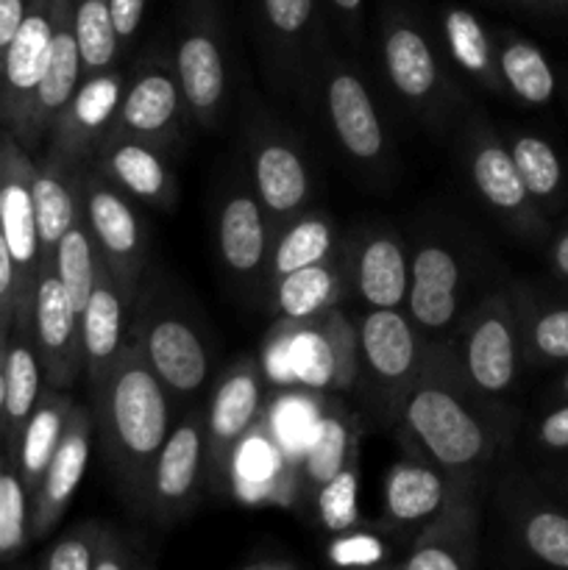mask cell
Masks as SVG:
<instances>
[{
    "mask_svg": "<svg viewBox=\"0 0 568 570\" xmlns=\"http://www.w3.org/2000/svg\"><path fill=\"white\" fill-rule=\"evenodd\" d=\"M184 106L187 104H184L176 72L161 65L143 67L134 81L123 89L120 109L111 122L109 137L143 139L154 148L173 142Z\"/></svg>",
    "mask_w": 568,
    "mask_h": 570,
    "instance_id": "cell-10",
    "label": "cell"
},
{
    "mask_svg": "<svg viewBox=\"0 0 568 570\" xmlns=\"http://www.w3.org/2000/svg\"><path fill=\"white\" fill-rule=\"evenodd\" d=\"M371 570H395V568H382V566H379V568H371Z\"/></svg>",
    "mask_w": 568,
    "mask_h": 570,
    "instance_id": "cell-59",
    "label": "cell"
},
{
    "mask_svg": "<svg viewBox=\"0 0 568 570\" xmlns=\"http://www.w3.org/2000/svg\"><path fill=\"white\" fill-rule=\"evenodd\" d=\"M123 76L115 70L95 72L81 78L72 98L65 109L56 115L53 126L48 131V154L84 167L95 159L104 139L109 137L111 122L123 100Z\"/></svg>",
    "mask_w": 568,
    "mask_h": 570,
    "instance_id": "cell-8",
    "label": "cell"
},
{
    "mask_svg": "<svg viewBox=\"0 0 568 570\" xmlns=\"http://www.w3.org/2000/svg\"><path fill=\"white\" fill-rule=\"evenodd\" d=\"M460 262L445 245H423L410 262L407 309L427 332H445L457 317Z\"/></svg>",
    "mask_w": 568,
    "mask_h": 570,
    "instance_id": "cell-19",
    "label": "cell"
},
{
    "mask_svg": "<svg viewBox=\"0 0 568 570\" xmlns=\"http://www.w3.org/2000/svg\"><path fill=\"white\" fill-rule=\"evenodd\" d=\"M340 289H343V278H340L337 267L329 262H317V265L301 267V271L276 278L273 304L284 321L306 323L315 321L321 312L332 309L340 298Z\"/></svg>",
    "mask_w": 568,
    "mask_h": 570,
    "instance_id": "cell-30",
    "label": "cell"
},
{
    "mask_svg": "<svg viewBox=\"0 0 568 570\" xmlns=\"http://www.w3.org/2000/svg\"><path fill=\"white\" fill-rule=\"evenodd\" d=\"M104 449L120 476L134 510L148 512V484L156 454L170 434V404L165 384L145 362L139 345H126L115 367L95 384Z\"/></svg>",
    "mask_w": 568,
    "mask_h": 570,
    "instance_id": "cell-1",
    "label": "cell"
},
{
    "mask_svg": "<svg viewBox=\"0 0 568 570\" xmlns=\"http://www.w3.org/2000/svg\"><path fill=\"white\" fill-rule=\"evenodd\" d=\"M95 173L115 184L120 193L154 206H173L176 181L159 148L131 137H106L95 154Z\"/></svg>",
    "mask_w": 568,
    "mask_h": 570,
    "instance_id": "cell-17",
    "label": "cell"
},
{
    "mask_svg": "<svg viewBox=\"0 0 568 570\" xmlns=\"http://www.w3.org/2000/svg\"><path fill=\"white\" fill-rule=\"evenodd\" d=\"M518 540L540 566L568 570V515L549 507H532L518 518Z\"/></svg>",
    "mask_w": 568,
    "mask_h": 570,
    "instance_id": "cell-38",
    "label": "cell"
},
{
    "mask_svg": "<svg viewBox=\"0 0 568 570\" xmlns=\"http://www.w3.org/2000/svg\"><path fill=\"white\" fill-rule=\"evenodd\" d=\"M31 189L33 209H37L39 254H42L45 267L53 262L61 237L84 215V167L45 154V159L33 165Z\"/></svg>",
    "mask_w": 568,
    "mask_h": 570,
    "instance_id": "cell-16",
    "label": "cell"
},
{
    "mask_svg": "<svg viewBox=\"0 0 568 570\" xmlns=\"http://www.w3.org/2000/svg\"><path fill=\"white\" fill-rule=\"evenodd\" d=\"M462 490L466 488L440 468L423 465L415 460L395 462L384 479V527H418V532H421Z\"/></svg>",
    "mask_w": 568,
    "mask_h": 570,
    "instance_id": "cell-13",
    "label": "cell"
},
{
    "mask_svg": "<svg viewBox=\"0 0 568 570\" xmlns=\"http://www.w3.org/2000/svg\"><path fill=\"white\" fill-rule=\"evenodd\" d=\"M3 432L11 445V454L20 445V434L42 395V365L31 340V323H14L3 356Z\"/></svg>",
    "mask_w": 568,
    "mask_h": 570,
    "instance_id": "cell-23",
    "label": "cell"
},
{
    "mask_svg": "<svg viewBox=\"0 0 568 570\" xmlns=\"http://www.w3.org/2000/svg\"><path fill=\"white\" fill-rule=\"evenodd\" d=\"M317 326L323 328L329 340V348H332V360H334V379L332 387L343 390L349 387L351 379H354V332L345 323V317L340 315L337 309H326L315 317Z\"/></svg>",
    "mask_w": 568,
    "mask_h": 570,
    "instance_id": "cell-46",
    "label": "cell"
},
{
    "mask_svg": "<svg viewBox=\"0 0 568 570\" xmlns=\"http://www.w3.org/2000/svg\"><path fill=\"white\" fill-rule=\"evenodd\" d=\"M145 0H109V14L115 22L117 42H128L143 22Z\"/></svg>",
    "mask_w": 568,
    "mask_h": 570,
    "instance_id": "cell-51",
    "label": "cell"
},
{
    "mask_svg": "<svg viewBox=\"0 0 568 570\" xmlns=\"http://www.w3.org/2000/svg\"><path fill=\"white\" fill-rule=\"evenodd\" d=\"M523 187L535 198H549L560 187L562 167L549 142L538 137H518L510 150Z\"/></svg>",
    "mask_w": 568,
    "mask_h": 570,
    "instance_id": "cell-42",
    "label": "cell"
},
{
    "mask_svg": "<svg viewBox=\"0 0 568 570\" xmlns=\"http://www.w3.org/2000/svg\"><path fill=\"white\" fill-rule=\"evenodd\" d=\"M176 78L187 109L204 126H212L226 98V65L221 45L204 31L187 33L176 50Z\"/></svg>",
    "mask_w": 568,
    "mask_h": 570,
    "instance_id": "cell-22",
    "label": "cell"
},
{
    "mask_svg": "<svg viewBox=\"0 0 568 570\" xmlns=\"http://www.w3.org/2000/svg\"><path fill=\"white\" fill-rule=\"evenodd\" d=\"M72 28H76L84 78L111 70L120 42L109 14V0H78L72 6Z\"/></svg>",
    "mask_w": 568,
    "mask_h": 570,
    "instance_id": "cell-35",
    "label": "cell"
},
{
    "mask_svg": "<svg viewBox=\"0 0 568 570\" xmlns=\"http://www.w3.org/2000/svg\"><path fill=\"white\" fill-rule=\"evenodd\" d=\"M221 256L234 276H254L267 259V223L259 198L237 193L223 204L217 226Z\"/></svg>",
    "mask_w": 568,
    "mask_h": 570,
    "instance_id": "cell-27",
    "label": "cell"
},
{
    "mask_svg": "<svg viewBox=\"0 0 568 570\" xmlns=\"http://www.w3.org/2000/svg\"><path fill=\"white\" fill-rule=\"evenodd\" d=\"M388 557V546L373 532H340L326 549V560L340 570H371L379 568Z\"/></svg>",
    "mask_w": 568,
    "mask_h": 570,
    "instance_id": "cell-45",
    "label": "cell"
},
{
    "mask_svg": "<svg viewBox=\"0 0 568 570\" xmlns=\"http://www.w3.org/2000/svg\"><path fill=\"white\" fill-rule=\"evenodd\" d=\"M81 78V53H78L76 28H72V3L70 0H56L53 45H50L48 67L42 72V81H39L37 92H33L22 137L17 139L22 148L33 150L42 142V137H48L56 115L72 98Z\"/></svg>",
    "mask_w": 568,
    "mask_h": 570,
    "instance_id": "cell-12",
    "label": "cell"
},
{
    "mask_svg": "<svg viewBox=\"0 0 568 570\" xmlns=\"http://www.w3.org/2000/svg\"><path fill=\"white\" fill-rule=\"evenodd\" d=\"M384 67L395 92L423 104L438 89V61L427 37L410 26H393L384 37Z\"/></svg>",
    "mask_w": 568,
    "mask_h": 570,
    "instance_id": "cell-29",
    "label": "cell"
},
{
    "mask_svg": "<svg viewBox=\"0 0 568 570\" xmlns=\"http://www.w3.org/2000/svg\"><path fill=\"white\" fill-rule=\"evenodd\" d=\"M0 473H3V460H0Z\"/></svg>",
    "mask_w": 568,
    "mask_h": 570,
    "instance_id": "cell-61",
    "label": "cell"
},
{
    "mask_svg": "<svg viewBox=\"0 0 568 570\" xmlns=\"http://www.w3.org/2000/svg\"><path fill=\"white\" fill-rule=\"evenodd\" d=\"M50 267L65 287L70 304L76 306L78 315H84L89 295H92L95 273H98V250H95L92 234H89L84 215L72 223L70 232L56 245Z\"/></svg>",
    "mask_w": 568,
    "mask_h": 570,
    "instance_id": "cell-33",
    "label": "cell"
},
{
    "mask_svg": "<svg viewBox=\"0 0 568 570\" xmlns=\"http://www.w3.org/2000/svg\"><path fill=\"white\" fill-rule=\"evenodd\" d=\"M137 345L167 393L195 395L209 379V356L198 332L178 317L150 321Z\"/></svg>",
    "mask_w": 568,
    "mask_h": 570,
    "instance_id": "cell-14",
    "label": "cell"
},
{
    "mask_svg": "<svg viewBox=\"0 0 568 570\" xmlns=\"http://www.w3.org/2000/svg\"><path fill=\"white\" fill-rule=\"evenodd\" d=\"M3 404H6V382H3V365H0V434H3Z\"/></svg>",
    "mask_w": 568,
    "mask_h": 570,
    "instance_id": "cell-56",
    "label": "cell"
},
{
    "mask_svg": "<svg viewBox=\"0 0 568 570\" xmlns=\"http://www.w3.org/2000/svg\"><path fill=\"white\" fill-rule=\"evenodd\" d=\"M468 379L482 393H505L516 382V334L501 295L482 304L466 337Z\"/></svg>",
    "mask_w": 568,
    "mask_h": 570,
    "instance_id": "cell-18",
    "label": "cell"
},
{
    "mask_svg": "<svg viewBox=\"0 0 568 570\" xmlns=\"http://www.w3.org/2000/svg\"><path fill=\"white\" fill-rule=\"evenodd\" d=\"M248 570H293V568L276 566V562H262V566H251Z\"/></svg>",
    "mask_w": 568,
    "mask_h": 570,
    "instance_id": "cell-57",
    "label": "cell"
},
{
    "mask_svg": "<svg viewBox=\"0 0 568 570\" xmlns=\"http://www.w3.org/2000/svg\"><path fill=\"white\" fill-rule=\"evenodd\" d=\"M254 184L271 215L290 217L310 198V170L284 139H262L254 148Z\"/></svg>",
    "mask_w": 568,
    "mask_h": 570,
    "instance_id": "cell-25",
    "label": "cell"
},
{
    "mask_svg": "<svg viewBox=\"0 0 568 570\" xmlns=\"http://www.w3.org/2000/svg\"><path fill=\"white\" fill-rule=\"evenodd\" d=\"M351 440H354V434H351L349 421L337 415L321 417L304 454V479L312 488H323L334 473H340L354 460Z\"/></svg>",
    "mask_w": 568,
    "mask_h": 570,
    "instance_id": "cell-39",
    "label": "cell"
},
{
    "mask_svg": "<svg viewBox=\"0 0 568 570\" xmlns=\"http://www.w3.org/2000/svg\"><path fill=\"white\" fill-rule=\"evenodd\" d=\"M204 415L184 417L156 454L148 484V512L161 527H170L193 507L204 473Z\"/></svg>",
    "mask_w": 568,
    "mask_h": 570,
    "instance_id": "cell-9",
    "label": "cell"
},
{
    "mask_svg": "<svg viewBox=\"0 0 568 570\" xmlns=\"http://www.w3.org/2000/svg\"><path fill=\"white\" fill-rule=\"evenodd\" d=\"M126 295L120 284L111 276L106 262L98 256V273H95L92 295L87 301V309L81 315V337H84V367L89 373V382L100 384L106 373L115 367L117 356L123 354V315H126Z\"/></svg>",
    "mask_w": 568,
    "mask_h": 570,
    "instance_id": "cell-20",
    "label": "cell"
},
{
    "mask_svg": "<svg viewBox=\"0 0 568 570\" xmlns=\"http://www.w3.org/2000/svg\"><path fill=\"white\" fill-rule=\"evenodd\" d=\"M72 401L61 390H42L26 429L20 434V445L14 451L17 473L22 479L28 499H33L56 449H59L61 432H65L67 415H70Z\"/></svg>",
    "mask_w": 568,
    "mask_h": 570,
    "instance_id": "cell-26",
    "label": "cell"
},
{
    "mask_svg": "<svg viewBox=\"0 0 568 570\" xmlns=\"http://www.w3.org/2000/svg\"><path fill=\"white\" fill-rule=\"evenodd\" d=\"M265 14L282 37H295L310 22L312 0H265Z\"/></svg>",
    "mask_w": 568,
    "mask_h": 570,
    "instance_id": "cell-48",
    "label": "cell"
},
{
    "mask_svg": "<svg viewBox=\"0 0 568 570\" xmlns=\"http://www.w3.org/2000/svg\"><path fill=\"white\" fill-rule=\"evenodd\" d=\"M284 462L287 460H282L276 440L267 438L265 429L256 423L234 451L232 484H237V495L245 501L271 499Z\"/></svg>",
    "mask_w": 568,
    "mask_h": 570,
    "instance_id": "cell-32",
    "label": "cell"
},
{
    "mask_svg": "<svg viewBox=\"0 0 568 570\" xmlns=\"http://www.w3.org/2000/svg\"><path fill=\"white\" fill-rule=\"evenodd\" d=\"M26 11L28 0H0V67H3L11 39L17 37L22 20H26Z\"/></svg>",
    "mask_w": 568,
    "mask_h": 570,
    "instance_id": "cell-52",
    "label": "cell"
},
{
    "mask_svg": "<svg viewBox=\"0 0 568 570\" xmlns=\"http://www.w3.org/2000/svg\"><path fill=\"white\" fill-rule=\"evenodd\" d=\"M28 515H31V499L22 488L20 473L3 468L0 473V560L14 557L31 538Z\"/></svg>",
    "mask_w": 568,
    "mask_h": 570,
    "instance_id": "cell-43",
    "label": "cell"
},
{
    "mask_svg": "<svg viewBox=\"0 0 568 570\" xmlns=\"http://www.w3.org/2000/svg\"><path fill=\"white\" fill-rule=\"evenodd\" d=\"M332 3L337 6L340 11H349V14H354V11L362 6V0H332Z\"/></svg>",
    "mask_w": 568,
    "mask_h": 570,
    "instance_id": "cell-55",
    "label": "cell"
},
{
    "mask_svg": "<svg viewBox=\"0 0 568 570\" xmlns=\"http://www.w3.org/2000/svg\"><path fill=\"white\" fill-rule=\"evenodd\" d=\"M555 265L562 276H568V234L555 245Z\"/></svg>",
    "mask_w": 568,
    "mask_h": 570,
    "instance_id": "cell-54",
    "label": "cell"
},
{
    "mask_svg": "<svg viewBox=\"0 0 568 570\" xmlns=\"http://www.w3.org/2000/svg\"><path fill=\"white\" fill-rule=\"evenodd\" d=\"M31 340L50 390H67L84 367L81 315L67 298L53 267H39L31 301Z\"/></svg>",
    "mask_w": 568,
    "mask_h": 570,
    "instance_id": "cell-6",
    "label": "cell"
},
{
    "mask_svg": "<svg viewBox=\"0 0 568 570\" xmlns=\"http://www.w3.org/2000/svg\"><path fill=\"white\" fill-rule=\"evenodd\" d=\"M92 570H139V566L131 546L126 543V538H120L115 529H104Z\"/></svg>",
    "mask_w": 568,
    "mask_h": 570,
    "instance_id": "cell-49",
    "label": "cell"
},
{
    "mask_svg": "<svg viewBox=\"0 0 568 570\" xmlns=\"http://www.w3.org/2000/svg\"><path fill=\"white\" fill-rule=\"evenodd\" d=\"M499 76L523 104L540 106L555 95V72L535 45L510 42L499 53Z\"/></svg>",
    "mask_w": 568,
    "mask_h": 570,
    "instance_id": "cell-37",
    "label": "cell"
},
{
    "mask_svg": "<svg viewBox=\"0 0 568 570\" xmlns=\"http://www.w3.org/2000/svg\"><path fill=\"white\" fill-rule=\"evenodd\" d=\"M262 382L251 360L237 362L217 382L209 412L204 417V465L212 484H232V460L245 434L259 423Z\"/></svg>",
    "mask_w": 568,
    "mask_h": 570,
    "instance_id": "cell-5",
    "label": "cell"
},
{
    "mask_svg": "<svg viewBox=\"0 0 568 570\" xmlns=\"http://www.w3.org/2000/svg\"><path fill=\"white\" fill-rule=\"evenodd\" d=\"M56 28V0L28 3L26 20L6 50L0 67V126L14 139L22 137L28 109L48 67Z\"/></svg>",
    "mask_w": 568,
    "mask_h": 570,
    "instance_id": "cell-7",
    "label": "cell"
},
{
    "mask_svg": "<svg viewBox=\"0 0 568 570\" xmlns=\"http://www.w3.org/2000/svg\"><path fill=\"white\" fill-rule=\"evenodd\" d=\"M471 181L484 204L505 215H521L527 209V187L516 170L510 150L496 142L493 137H479L471 154Z\"/></svg>",
    "mask_w": 568,
    "mask_h": 570,
    "instance_id": "cell-31",
    "label": "cell"
},
{
    "mask_svg": "<svg viewBox=\"0 0 568 570\" xmlns=\"http://www.w3.org/2000/svg\"><path fill=\"white\" fill-rule=\"evenodd\" d=\"M477 529L479 510L466 488L418 532L410 554L395 570H477Z\"/></svg>",
    "mask_w": 568,
    "mask_h": 570,
    "instance_id": "cell-15",
    "label": "cell"
},
{
    "mask_svg": "<svg viewBox=\"0 0 568 570\" xmlns=\"http://www.w3.org/2000/svg\"><path fill=\"white\" fill-rule=\"evenodd\" d=\"M356 495H360V471H356L354 456L343 471L334 473L323 488H317V518H321L326 532L340 534L356 529V523H360Z\"/></svg>",
    "mask_w": 568,
    "mask_h": 570,
    "instance_id": "cell-41",
    "label": "cell"
},
{
    "mask_svg": "<svg viewBox=\"0 0 568 570\" xmlns=\"http://www.w3.org/2000/svg\"><path fill=\"white\" fill-rule=\"evenodd\" d=\"M33 161L11 134L0 139V234L17 271L14 323H31V301L42 254H39L37 209H33Z\"/></svg>",
    "mask_w": 568,
    "mask_h": 570,
    "instance_id": "cell-3",
    "label": "cell"
},
{
    "mask_svg": "<svg viewBox=\"0 0 568 570\" xmlns=\"http://www.w3.org/2000/svg\"><path fill=\"white\" fill-rule=\"evenodd\" d=\"M84 220L92 234L95 250L131 304L145 265L143 226L126 193H120L115 184L106 181L95 170H84Z\"/></svg>",
    "mask_w": 568,
    "mask_h": 570,
    "instance_id": "cell-4",
    "label": "cell"
},
{
    "mask_svg": "<svg viewBox=\"0 0 568 570\" xmlns=\"http://www.w3.org/2000/svg\"><path fill=\"white\" fill-rule=\"evenodd\" d=\"M17 315V271L11 262L6 239L0 234V332L11 334Z\"/></svg>",
    "mask_w": 568,
    "mask_h": 570,
    "instance_id": "cell-50",
    "label": "cell"
},
{
    "mask_svg": "<svg viewBox=\"0 0 568 570\" xmlns=\"http://www.w3.org/2000/svg\"><path fill=\"white\" fill-rule=\"evenodd\" d=\"M412 440L445 473H468L488 456L490 438L473 412L443 384H418L404 404Z\"/></svg>",
    "mask_w": 568,
    "mask_h": 570,
    "instance_id": "cell-2",
    "label": "cell"
},
{
    "mask_svg": "<svg viewBox=\"0 0 568 570\" xmlns=\"http://www.w3.org/2000/svg\"><path fill=\"white\" fill-rule=\"evenodd\" d=\"M445 42H449L451 56L457 65L468 72V76L479 78L488 87H496L499 72H496L493 50H490V39L484 33L482 22L471 14L468 9H449L445 11Z\"/></svg>",
    "mask_w": 568,
    "mask_h": 570,
    "instance_id": "cell-36",
    "label": "cell"
},
{
    "mask_svg": "<svg viewBox=\"0 0 568 570\" xmlns=\"http://www.w3.org/2000/svg\"><path fill=\"white\" fill-rule=\"evenodd\" d=\"M6 345H9V334L0 332V365H3V356H6Z\"/></svg>",
    "mask_w": 568,
    "mask_h": 570,
    "instance_id": "cell-58",
    "label": "cell"
},
{
    "mask_svg": "<svg viewBox=\"0 0 568 570\" xmlns=\"http://www.w3.org/2000/svg\"><path fill=\"white\" fill-rule=\"evenodd\" d=\"M356 289L371 309H399L410 287V262L395 237L373 234L356 254Z\"/></svg>",
    "mask_w": 568,
    "mask_h": 570,
    "instance_id": "cell-28",
    "label": "cell"
},
{
    "mask_svg": "<svg viewBox=\"0 0 568 570\" xmlns=\"http://www.w3.org/2000/svg\"><path fill=\"white\" fill-rule=\"evenodd\" d=\"M100 532H104L100 523H84V527L67 532L65 538L50 546L42 560V570H92Z\"/></svg>",
    "mask_w": 568,
    "mask_h": 570,
    "instance_id": "cell-44",
    "label": "cell"
},
{
    "mask_svg": "<svg viewBox=\"0 0 568 570\" xmlns=\"http://www.w3.org/2000/svg\"><path fill=\"white\" fill-rule=\"evenodd\" d=\"M360 354L368 371L384 384L410 379L418 362V340L399 309H371L360 326Z\"/></svg>",
    "mask_w": 568,
    "mask_h": 570,
    "instance_id": "cell-24",
    "label": "cell"
},
{
    "mask_svg": "<svg viewBox=\"0 0 568 570\" xmlns=\"http://www.w3.org/2000/svg\"><path fill=\"white\" fill-rule=\"evenodd\" d=\"M540 440L549 449H568V406L555 410L540 423Z\"/></svg>",
    "mask_w": 568,
    "mask_h": 570,
    "instance_id": "cell-53",
    "label": "cell"
},
{
    "mask_svg": "<svg viewBox=\"0 0 568 570\" xmlns=\"http://www.w3.org/2000/svg\"><path fill=\"white\" fill-rule=\"evenodd\" d=\"M562 384H566V393H568V373H566V382H562Z\"/></svg>",
    "mask_w": 568,
    "mask_h": 570,
    "instance_id": "cell-60",
    "label": "cell"
},
{
    "mask_svg": "<svg viewBox=\"0 0 568 570\" xmlns=\"http://www.w3.org/2000/svg\"><path fill=\"white\" fill-rule=\"evenodd\" d=\"M535 348L549 360H568V309L546 312L532 328Z\"/></svg>",
    "mask_w": 568,
    "mask_h": 570,
    "instance_id": "cell-47",
    "label": "cell"
},
{
    "mask_svg": "<svg viewBox=\"0 0 568 570\" xmlns=\"http://www.w3.org/2000/svg\"><path fill=\"white\" fill-rule=\"evenodd\" d=\"M334 250L332 220L323 215H301L273 245V282L301 267L326 262Z\"/></svg>",
    "mask_w": 568,
    "mask_h": 570,
    "instance_id": "cell-34",
    "label": "cell"
},
{
    "mask_svg": "<svg viewBox=\"0 0 568 570\" xmlns=\"http://www.w3.org/2000/svg\"><path fill=\"white\" fill-rule=\"evenodd\" d=\"M321 412L312 399L301 393H287L284 399H278L273 404L271 412V429L273 440H276L278 451L284 454V460H304L306 449H310V440L315 434L317 423H321Z\"/></svg>",
    "mask_w": 568,
    "mask_h": 570,
    "instance_id": "cell-40",
    "label": "cell"
},
{
    "mask_svg": "<svg viewBox=\"0 0 568 570\" xmlns=\"http://www.w3.org/2000/svg\"><path fill=\"white\" fill-rule=\"evenodd\" d=\"M89 443H92V415L84 406L72 404L67 415L65 432H61L59 449L39 482L31 499V515H28V534L33 540L45 538L70 507L89 462Z\"/></svg>",
    "mask_w": 568,
    "mask_h": 570,
    "instance_id": "cell-11",
    "label": "cell"
},
{
    "mask_svg": "<svg viewBox=\"0 0 568 570\" xmlns=\"http://www.w3.org/2000/svg\"><path fill=\"white\" fill-rule=\"evenodd\" d=\"M326 109L334 134L351 159L373 161L382 156V120L360 76L349 70L332 72L326 78Z\"/></svg>",
    "mask_w": 568,
    "mask_h": 570,
    "instance_id": "cell-21",
    "label": "cell"
}]
</instances>
